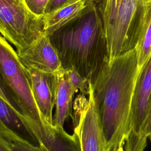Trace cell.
I'll return each mask as SVG.
<instances>
[{
  "mask_svg": "<svg viewBox=\"0 0 151 151\" xmlns=\"http://www.w3.org/2000/svg\"><path fill=\"white\" fill-rule=\"evenodd\" d=\"M67 71L69 79L71 84L76 90V91H80L83 94H88L90 93L91 84L80 75L74 68H70Z\"/></svg>",
  "mask_w": 151,
  "mask_h": 151,
  "instance_id": "obj_14",
  "label": "cell"
},
{
  "mask_svg": "<svg viewBox=\"0 0 151 151\" xmlns=\"http://www.w3.org/2000/svg\"><path fill=\"white\" fill-rule=\"evenodd\" d=\"M140 70L151 56V0H143L135 34V47Z\"/></svg>",
  "mask_w": 151,
  "mask_h": 151,
  "instance_id": "obj_12",
  "label": "cell"
},
{
  "mask_svg": "<svg viewBox=\"0 0 151 151\" xmlns=\"http://www.w3.org/2000/svg\"><path fill=\"white\" fill-rule=\"evenodd\" d=\"M17 54L27 68H35L52 74H57L63 69L49 35L44 32Z\"/></svg>",
  "mask_w": 151,
  "mask_h": 151,
  "instance_id": "obj_8",
  "label": "cell"
},
{
  "mask_svg": "<svg viewBox=\"0 0 151 151\" xmlns=\"http://www.w3.org/2000/svg\"><path fill=\"white\" fill-rule=\"evenodd\" d=\"M151 104V56L139 70L133 90L129 120V132L124 151H143L147 143L142 131Z\"/></svg>",
  "mask_w": 151,
  "mask_h": 151,
  "instance_id": "obj_6",
  "label": "cell"
},
{
  "mask_svg": "<svg viewBox=\"0 0 151 151\" xmlns=\"http://www.w3.org/2000/svg\"><path fill=\"white\" fill-rule=\"evenodd\" d=\"M50 0H23V4L32 14L38 17H43Z\"/></svg>",
  "mask_w": 151,
  "mask_h": 151,
  "instance_id": "obj_15",
  "label": "cell"
},
{
  "mask_svg": "<svg viewBox=\"0 0 151 151\" xmlns=\"http://www.w3.org/2000/svg\"><path fill=\"white\" fill-rule=\"evenodd\" d=\"M0 78L19 105L40 145L50 151H78L73 134L51 127L43 118L34 99L26 68L17 52L1 35Z\"/></svg>",
  "mask_w": 151,
  "mask_h": 151,
  "instance_id": "obj_3",
  "label": "cell"
},
{
  "mask_svg": "<svg viewBox=\"0 0 151 151\" xmlns=\"http://www.w3.org/2000/svg\"><path fill=\"white\" fill-rule=\"evenodd\" d=\"M79 0H50L45 11V14H48L57 9Z\"/></svg>",
  "mask_w": 151,
  "mask_h": 151,
  "instance_id": "obj_17",
  "label": "cell"
},
{
  "mask_svg": "<svg viewBox=\"0 0 151 151\" xmlns=\"http://www.w3.org/2000/svg\"><path fill=\"white\" fill-rule=\"evenodd\" d=\"M43 32V17L34 15L18 0H0V33L17 52Z\"/></svg>",
  "mask_w": 151,
  "mask_h": 151,
  "instance_id": "obj_5",
  "label": "cell"
},
{
  "mask_svg": "<svg viewBox=\"0 0 151 151\" xmlns=\"http://www.w3.org/2000/svg\"><path fill=\"white\" fill-rule=\"evenodd\" d=\"M142 134L143 141L147 143V139L151 137V104L147 119L142 128Z\"/></svg>",
  "mask_w": 151,
  "mask_h": 151,
  "instance_id": "obj_18",
  "label": "cell"
},
{
  "mask_svg": "<svg viewBox=\"0 0 151 151\" xmlns=\"http://www.w3.org/2000/svg\"><path fill=\"white\" fill-rule=\"evenodd\" d=\"M90 0H79L43 16L44 32L50 35L81 15Z\"/></svg>",
  "mask_w": 151,
  "mask_h": 151,
  "instance_id": "obj_13",
  "label": "cell"
},
{
  "mask_svg": "<svg viewBox=\"0 0 151 151\" xmlns=\"http://www.w3.org/2000/svg\"><path fill=\"white\" fill-rule=\"evenodd\" d=\"M0 136L11 143L22 140L35 146L40 145L24 116L1 97Z\"/></svg>",
  "mask_w": 151,
  "mask_h": 151,
  "instance_id": "obj_10",
  "label": "cell"
},
{
  "mask_svg": "<svg viewBox=\"0 0 151 151\" xmlns=\"http://www.w3.org/2000/svg\"><path fill=\"white\" fill-rule=\"evenodd\" d=\"M78 151H110L104 136L91 91L73 134Z\"/></svg>",
  "mask_w": 151,
  "mask_h": 151,
  "instance_id": "obj_7",
  "label": "cell"
},
{
  "mask_svg": "<svg viewBox=\"0 0 151 151\" xmlns=\"http://www.w3.org/2000/svg\"><path fill=\"white\" fill-rule=\"evenodd\" d=\"M99 1H89L80 16L48 35L63 68H74L91 84L108 63Z\"/></svg>",
  "mask_w": 151,
  "mask_h": 151,
  "instance_id": "obj_2",
  "label": "cell"
},
{
  "mask_svg": "<svg viewBox=\"0 0 151 151\" xmlns=\"http://www.w3.org/2000/svg\"><path fill=\"white\" fill-rule=\"evenodd\" d=\"M55 75V111L53 116V126L56 130L64 131V122L72 116L73 99L77 91L71 84L67 71L62 69Z\"/></svg>",
  "mask_w": 151,
  "mask_h": 151,
  "instance_id": "obj_11",
  "label": "cell"
},
{
  "mask_svg": "<svg viewBox=\"0 0 151 151\" xmlns=\"http://www.w3.org/2000/svg\"><path fill=\"white\" fill-rule=\"evenodd\" d=\"M143 0H99L107 42L108 64L135 47Z\"/></svg>",
  "mask_w": 151,
  "mask_h": 151,
  "instance_id": "obj_4",
  "label": "cell"
},
{
  "mask_svg": "<svg viewBox=\"0 0 151 151\" xmlns=\"http://www.w3.org/2000/svg\"><path fill=\"white\" fill-rule=\"evenodd\" d=\"M26 69L37 107L46 122L55 129L52 110L55 104L56 75L35 68Z\"/></svg>",
  "mask_w": 151,
  "mask_h": 151,
  "instance_id": "obj_9",
  "label": "cell"
},
{
  "mask_svg": "<svg viewBox=\"0 0 151 151\" xmlns=\"http://www.w3.org/2000/svg\"><path fill=\"white\" fill-rule=\"evenodd\" d=\"M149 139H150V141H151V137H149Z\"/></svg>",
  "mask_w": 151,
  "mask_h": 151,
  "instance_id": "obj_21",
  "label": "cell"
},
{
  "mask_svg": "<svg viewBox=\"0 0 151 151\" xmlns=\"http://www.w3.org/2000/svg\"><path fill=\"white\" fill-rule=\"evenodd\" d=\"M11 143L14 151H50L42 145L35 146L22 140H15Z\"/></svg>",
  "mask_w": 151,
  "mask_h": 151,
  "instance_id": "obj_16",
  "label": "cell"
},
{
  "mask_svg": "<svg viewBox=\"0 0 151 151\" xmlns=\"http://www.w3.org/2000/svg\"><path fill=\"white\" fill-rule=\"evenodd\" d=\"M18 1H20V2H21L23 3V0H18Z\"/></svg>",
  "mask_w": 151,
  "mask_h": 151,
  "instance_id": "obj_20",
  "label": "cell"
},
{
  "mask_svg": "<svg viewBox=\"0 0 151 151\" xmlns=\"http://www.w3.org/2000/svg\"><path fill=\"white\" fill-rule=\"evenodd\" d=\"M139 71L133 48L107 63L91 84L101 129L110 151H124Z\"/></svg>",
  "mask_w": 151,
  "mask_h": 151,
  "instance_id": "obj_1",
  "label": "cell"
},
{
  "mask_svg": "<svg viewBox=\"0 0 151 151\" xmlns=\"http://www.w3.org/2000/svg\"><path fill=\"white\" fill-rule=\"evenodd\" d=\"M0 151H14L12 143L0 136Z\"/></svg>",
  "mask_w": 151,
  "mask_h": 151,
  "instance_id": "obj_19",
  "label": "cell"
}]
</instances>
